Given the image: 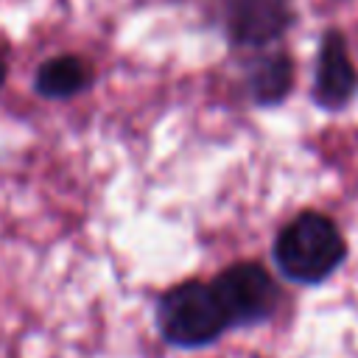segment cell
<instances>
[{"label":"cell","instance_id":"2","mask_svg":"<svg viewBox=\"0 0 358 358\" xmlns=\"http://www.w3.org/2000/svg\"><path fill=\"white\" fill-rule=\"evenodd\" d=\"M347 246L338 227L322 213H299L291 218L274 241V263L282 277L313 285L327 280L344 260Z\"/></svg>","mask_w":358,"mask_h":358},{"label":"cell","instance_id":"1","mask_svg":"<svg viewBox=\"0 0 358 358\" xmlns=\"http://www.w3.org/2000/svg\"><path fill=\"white\" fill-rule=\"evenodd\" d=\"M154 322L162 341L182 350L207 347L232 327L213 282L201 280H185L159 294Z\"/></svg>","mask_w":358,"mask_h":358},{"label":"cell","instance_id":"6","mask_svg":"<svg viewBox=\"0 0 358 358\" xmlns=\"http://www.w3.org/2000/svg\"><path fill=\"white\" fill-rule=\"evenodd\" d=\"M90 81H92V76L87 70V64L78 56L62 53V56H53L39 64V70L34 76V90L42 98L64 101V98H73L81 90H87Z\"/></svg>","mask_w":358,"mask_h":358},{"label":"cell","instance_id":"7","mask_svg":"<svg viewBox=\"0 0 358 358\" xmlns=\"http://www.w3.org/2000/svg\"><path fill=\"white\" fill-rule=\"evenodd\" d=\"M291 81H294V64L282 50L260 56L249 67V92L260 106L280 103L288 95Z\"/></svg>","mask_w":358,"mask_h":358},{"label":"cell","instance_id":"4","mask_svg":"<svg viewBox=\"0 0 358 358\" xmlns=\"http://www.w3.org/2000/svg\"><path fill=\"white\" fill-rule=\"evenodd\" d=\"M288 0H227L224 28L238 48H263L277 42L291 25Z\"/></svg>","mask_w":358,"mask_h":358},{"label":"cell","instance_id":"3","mask_svg":"<svg viewBox=\"0 0 358 358\" xmlns=\"http://www.w3.org/2000/svg\"><path fill=\"white\" fill-rule=\"evenodd\" d=\"M213 288L229 316L232 327L241 324H257L268 319L280 302L277 282L260 263H235L215 274Z\"/></svg>","mask_w":358,"mask_h":358},{"label":"cell","instance_id":"5","mask_svg":"<svg viewBox=\"0 0 358 358\" xmlns=\"http://www.w3.org/2000/svg\"><path fill=\"white\" fill-rule=\"evenodd\" d=\"M358 90V70L347 53V42L338 31H327L319 45L316 56V76H313V101L322 109H341L352 101Z\"/></svg>","mask_w":358,"mask_h":358},{"label":"cell","instance_id":"8","mask_svg":"<svg viewBox=\"0 0 358 358\" xmlns=\"http://www.w3.org/2000/svg\"><path fill=\"white\" fill-rule=\"evenodd\" d=\"M3 81H6V59L0 53V87H3Z\"/></svg>","mask_w":358,"mask_h":358}]
</instances>
